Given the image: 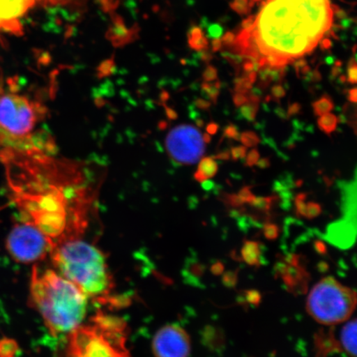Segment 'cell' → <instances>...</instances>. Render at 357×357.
<instances>
[{"mask_svg":"<svg viewBox=\"0 0 357 357\" xmlns=\"http://www.w3.org/2000/svg\"><path fill=\"white\" fill-rule=\"evenodd\" d=\"M347 199L344 218L331 226L328 233L330 242L343 248L354 244L357 236V174Z\"/></svg>","mask_w":357,"mask_h":357,"instance_id":"30bf717a","label":"cell"},{"mask_svg":"<svg viewBox=\"0 0 357 357\" xmlns=\"http://www.w3.org/2000/svg\"><path fill=\"white\" fill-rule=\"evenodd\" d=\"M340 345L351 357H357V319L348 321L340 333Z\"/></svg>","mask_w":357,"mask_h":357,"instance_id":"4fadbf2b","label":"cell"},{"mask_svg":"<svg viewBox=\"0 0 357 357\" xmlns=\"http://www.w3.org/2000/svg\"><path fill=\"white\" fill-rule=\"evenodd\" d=\"M15 80L0 83V128L24 140L35 139L43 133H33L47 114L46 107L19 93Z\"/></svg>","mask_w":357,"mask_h":357,"instance_id":"5b68a950","label":"cell"},{"mask_svg":"<svg viewBox=\"0 0 357 357\" xmlns=\"http://www.w3.org/2000/svg\"><path fill=\"white\" fill-rule=\"evenodd\" d=\"M348 82L357 84V66L351 65L348 69Z\"/></svg>","mask_w":357,"mask_h":357,"instance_id":"4316f807","label":"cell"},{"mask_svg":"<svg viewBox=\"0 0 357 357\" xmlns=\"http://www.w3.org/2000/svg\"><path fill=\"white\" fill-rule=\"evenodd\" d=\"M230 158H231V153H227V151H226V153H222L216 155V158L220 159V160H229V159H230Z\"/></svg>","mask_w":357,"mask_h":357,"instance_id":"8d00e7d4","label":"cell"},{"mask_svg":"<svg viewBox=\"0 0 357 357\" xmlns=\"http://www.w3.org/2000/svg\"><path fill=\"white\" fill-rule=\"evenodd\" d=\"M333 21L331 0H266L235 47L255 66L280 68L314 50Z\"/></svg>","mask_w":357,"mask_h":357,"instance_id":"6da1fadb","label":"cell"},{"mask_svg":"<svg viewBox=\"0 0 357 357\" xmlns=\"http://www.w3.org/2000/svg\"><path fill=\"white\" fill-rule=\"evenodd\" d=\"M348 100L352 102H357V88L351 89L348 93Z\"/></svg>","mask_w":357,"mask_h":357,"instance_id":"1f68e13d","label":"cell"},{"mask_svg":"<svg viewBox=\"0 0 357 357\" xmlns=\"http://www.w3.org/2000/svg\"><path fill=\"white\" fill-rule=\"evenodd\" d=\"M238 196L241 199H242L243 203H252L254 199H255V196L253 195L252 191L250 190L248 187H245V188L240 190L238 193Z\"/></svg>","mask_w":357,"mask_h":357,"instance_id":"603a6c76","label":"cell"},{"mask_svg":"<svg viewBox=\"0 0 357 357\" xmlns=\"http://www.w3.org/2000/svg\"><path fill=\"white\" fill-rule=\"evenodd\" d=\"M258 97L251 96L249 97L248 102H245V104L242 106L241 112H242L243 117L245 119L250 120V121L255 119L258 110Z\"/></svg>","mask_w":357,"mask_h":357,"instance_id":"e0dca14e","label":"cell"},{"mask_svg":"<svg viewBox=\"0 0 357 357\" xmlns=\"http://www.w3.org/2000/svg\"><path fill=\"white\" fill-rule=\"evenodd\" d=\"M225 135L227 138H231V139H238L240 137L238 129L233 125L227 127L225 131Z\"/></svg>","mask_w":357,"mask_h":357,"instance_id":"484cf974","label":"cell"},{"mask_svg":"<svg viewBox=\"0 0 357 357\" xmlns=\"http://www.w3.org/2000/svg\"><path fill=\"white\" fill-rule=\"evenodd\" d=\"M202 89L209 100L216 102L218 95H220V83L211 84V82H205V84H203Z\"/></svg>","mask_w":357,"mask_h":357,"instance_id":"ac0fdd59","label":"cell"},{"mask_svg":"<svg viewBox=\"0 0 357 357\" xmlns=\"http://www.w3.org/2000/svg\"><path fill=\"white\" fill-rule=\"evenodd\" d=\"M357 307V293L328 276L320 280L307 296L306 310L316 322L332 326L347 322Z\"/></svg>","mask_w":357,"mask_h":357,"instance_id":"8992f818","label":"cell"},{"mask_svg":"<svg viewBox=\"0 0 357 357\" xmlns=\"http://www.w3.org/2000/svg\"><path fill=\"white\" fill-rule=\"evenodd\" d=\"M54 245L55 243L37 227L24 221L13 227L7 239L8 252L16 261L24 264L43 260Z\"/></svg>","mask_w":357,"mask_h":357,"instance_id":"52a82bcc","label":"cell"},{"mask_svg":"<svg viewBox=\"0 0 357 357\" xmlns=\"http://www.w3.org/2000/svg\"><path fill=\"white\" fill-rule=\"evenodd\" d=\"M259 160H260V154H259V151L257 149H253L250 151L248 155L245 163H247L249 167H253L257 164Z\"/></svg>","mask_w":357,"mask_h":357,"instance_id":"cb8c5ba5","label":"cell"},{"mask_svg":"<svg viewBox=\"0 0 357 357\" xmlns=\"http://www.w3.org/2000/svg\"><path fill=\"white\" fill-rule=\"evenodd\" d=\"M334 108L333 102L328 96H324L312 104L315 115L322 116L330 113Z\"/></svg>","mask_w":357,"mask_h":357,"instance_id":"2e32d148","label":"cell"},{"mask_svg":"<svg viewBox=\"0 0 357 357\" xmlns=\"http://www.w3.org/2000/svg\"><path fill=\"white\" fill-rule=\"evenodd\" d=\"M127 338L123 319L98 312L67 334L61 357H132Z\"/></svg>","mask_w":357,"mask_h":357,"instance_id":"277c9868","label":"cell"},{"mask_svg":"<svg viewBox=\"0 0 357 357\" xmlns=\"http://www.w3.org/2000/svg\"><path fill=\"white\" fill-rule=\"evenodd\" d=\"M8 149L22 151H36L38 150V142L35 139H20L0 128V153L3 149Z\"/></svg>","mask_w":357,"mask_h":357,"instance_id":"7c38bea8","label":"cell"},{"mask_svg":"<svg viewBox=\"0 0 357 357\" xmlns=\"http://www.w3.org/2000/svg\"><path fill=\"white\" fill-rule=\"evenodd\" d=\"M218 169V163L212 158H205L200 160L197 172L195 174L196 181L202 183L216 175Z\"/></svg>","mask_w":357,"mask_h":357,"instance_id":"5bb4252c","label":"cell"},{"mask_svg":"<svg viewBox=\"0 0 357 357\" xmlns=\"http://www.w3.org/2000/svg\"><path fill=\"white\" fill-rule=\"evenodd\" d=\"M231 158L234 160L244 159L247 154V147L245 146L234 147L231 151Z\"/></svg>","mask_w":357,"mask_h":357,"instance_id":"7402d4cb","label":"cell"},{"mask_svg":"<svg viewBox=\"0 0 357 357\" xmlns=\"http://www.w3.org/2000/svg\"><path fill=\"white\" fill-rule=\"evenodd\" d=\"M153 351L155 357H189L191 352L189 334L180 326H164L154 336Z\"/></svg>","mask_w":357,"mask_h":357,"instance_id":"9c48e42d","label":"cell"},{"mask_svg":"<svg viewBox=\"0 0 357 357\" xmlns=\"http://www.w3.org/2000/svg\"><path fill=\"white\" fill-rule=\"evenodd\" d=\"M272 96L275 97V99H281L285 96V91L283 86H275L271 89Z\"/></svg>","mask_w":357,"mask_h":357,"instance_id":"f1b7e54d","label":"cell"},{"mask_svg":"<svg viewBox=\"0 0 357 357\" xmlns=\"http://www.w3.org/2000/svg\"><path fill=\"white\" fill-rule=\"evenodd\" d=\"M339 120L336 115L328 113L320 116L318 119V125L321 130L330 134L336 130Z\"/></svg>","mask_w":357,"mask_h":357,"instance_id":"9a60e30c","label":"cell"},{"mask_svg":"<svg viewBox=\"0 0 357 357\" xmlns=\"http://www.w3.org/2000/svg\"><path fill=\"white\" fill-rule=\"evenodd\" d=\"M15 344L10 340L0 342V357H15Z\"/></svg>","mask_w":357,"mask_h":357,"instance_id":"d6986e66","label":"cell"},{"mask_svg":"<svg viewBox=\"0 0 357 357\" xmlns=\"http://www.w3.org/2000/svg\"><path fill=\"white\" fill-rule=\"evenodd\" d=\"M240 140L245 147L255 146L259 144V137L256 132H245L240 136Z\"/></svg>","mask_w":357,"mask_h":357,"instance_id":"ffe728a7","label":"cell"},{"mask_svg":"<svg viewBox=\"0 0 357 357\" xmlns=\"http://www.w3.org/2000/svg\"><path fill=\"white\" fill-rule=\"evenodd\" d=\"M218 125L214 123H209L207 126L206 130L209 135H213L218 132Z\"/></svg>","mask_w":357,"mask_h":357,"instance_id":"4dcf8cb0","label":"cell"},{"mask_svg":"<svg viewBox=\"0 0 357 357\" xmlns=\"http://www.w3.org/2000/svg\"><path fill=\"white\" fill-rule=\"evenodd\" d=\"M31 300L53 336L68 334L86 314L87 296L77 285L51 270L34 267Z\"/></svg>","mask_w":357,"mask_h":357,"instance_id":"7a4b0ae2","label":"cell"},{"mask_svg":"<svg viewBox=\"0 0 357 357\" xmlns=\"http://www.w3.org/2000/svg\"><path fill=\"white\" fill-rule=\"evenodd\" d=\"M205 82H212L217 79V71L213 68H208L204 75Z\"/></svg>","mask_w":357,"mask_h":357,"instance_id":"83f0119b","label":"cell"},{"mask_svg":"<svg viewBox=\"0 0 357 357\" xmlns=\"http://www.w3.org/2000/svg\"><path fill=\"white\" fill-rule=\"evenodd\" d=\"M202 187L205 190H211L213 187V183L211 181H205L202 182Z\"/></svg>","mask_w":357,"mask_h":357,"instance_id":"e575fe53","label":"cell"},{"mask_svg":"<svg viewBox=\"0 0 357 357\" xmlns=\"http://www.w3.org/2000/svg\"><path fill=\"white\" fill-rule=\"evenodd\" d=\"M204 135L191 125H180L172 129L166 138V149L171 158L184 165L195 164L204 153Z\"/></svg>","mask_w":357,"mask_h":357,"instance_id":"ba28073f","label":"cell"},{"mask_svg":"<svg viewBox=\"0 0 357 357\" xmlns=\"http://www.w3.org/2000/svg\"><path fill=\"white\" fill-rule=\"evenodd\" d=\"M196 106L201 109H208L211 106V102L206 100L199 99L195 101Z\"/></svg>","mask_w":357,"mask_h":357,"instance_id":"f546056e","label":"cell"},{"mask_svg":"<svg viewBox=\"0 0 357 357\" xmlns=\"http://www.w3.org/2000/svg\"><path fill=\"white\" fill-rule=\"evenodd\" d=\"M34 3L35 0H0V31L22 33L21 20Z\"/></svg>","mask_w":357,"mask_h":357,"instance_id":"8fae6325","label":"cell"},{"mask_svg":"<svg viewBox=\"0 0 357 357\" xmlns=\"http://www.w3.org/2000/svg\"><path fill=\"white\" fill-rule=\"evenodd\" d=\"M321 209L320 206L318 204L316 203H307L306 204L305 213L303 215H306L307 217L312 218L318 215L320 213Z\"/></svg>","mask_w":357,"mask_h":357,"instance_id":"44dd1931","label":"cell"},{"mask_svg":"<svg viewBox=\"0 0 357 357\" xmlns=\"http://www.w3.org/2000/svg\"><path fill=\"white\" fill-rule=\"evenodd\" d=\"M167 115L169 119H176L178 117L176 111H174L172 109L167 108Z\"/></svg>","mask_w":357,"mask_h":357,"instance_id":"d590c367","label":"cell"},{"mask_svg":"<svg viewBox=\"0 0 357 357\" xmlns=\"http://www.w3.org/2000/svg\"><path fill=\"white\" fill-rule=\"evenodd\" d=\"M51 254L62 276L87 297L106 301L114 283L105 257L99 249L73 238L56 243Z\"/></svg>","mask_w":357,"mask_h":357,"instance_id":"3957f363","label":"cell"},{"mask_svg":"<svg viewBox=\"0 0 357 357\" xmlns=\"http://www.w3.org/2000/svg\"><path fill=\"white\" fill-rule=\"evenodd\" d=\"M300 109H301L300 105H298V104H294L291 105V107H289L288 113L291 115H293L294 114H297L298 110H300Z\"/></svg>","mask_w":357,"mask_h":357,"instance_id":"d6a6232c","label":"cell"},{"mask_svg":"<svg viewBox=\"0 0 357 357\" xmlns=\"http://www.w3.org/2000/svg\"><path fill=\"white\" fill-rule=\"evenodd\" d=\"M257 165L261 168H266L270 166V162L268 159H260Z\"/></svg>","mask_w":357,"mask_h":357,"instance_id":"836d02e7","label":"cell"},{"mask_svg":"<svg viewBox=\"0 0 357 357\" xmlns=\"http://www.w3.org/2000/svg\"><path fill=\"white\" fill-rule=\"evenodd\" d=\"M249 97L248 93H236L234 96V101L236 106H243L248 102L249 100Z\"/></svg>","mask_w":357,"mask_h":357,"instance_id":"d4e9b609","label":"cell"}]
</instances>
